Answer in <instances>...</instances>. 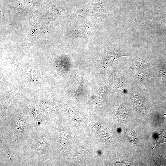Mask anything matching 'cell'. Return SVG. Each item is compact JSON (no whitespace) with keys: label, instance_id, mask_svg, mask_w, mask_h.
Returning <instances> with one entry per match:
<instances>
[{"label":"cell","instance_id":"6da1fadb","mask_svg":"<svg viewBox=\"0 0 166 166\" xmlns=\"http://www.w3.org/2000/svg\"><path fill=\"white\" fill-rule=\"evenodd\" d=\"M88 25H84L81 26L73 32L72 34V37L75 38L77 37H84L87 34Z\"/></svg>","mask_w":166,"mask_h":166},{"label":"cell","instance_id":"7a4b0ae2","mask_svg":"<svg viewBox=\"0 0 166 166\" xmlns=\"http://www.w3.org/2000/svg\"><path fill=\"white\" fill-rule=\"evenodd\" d=\"M133 100L135 104L137 107L143 108L144 107L145 101L144 98L135 95Z\"/></svg>","mask_w":166,"mask_h":166},{"label":"cell","instance_id":"3957f363","mask_svg":"<svg viewBox=\"0 0 166 166\" xmlns=\"http://www.w3.org/2000/svg\"></svg>","mask_w":166,"mask_h":166}]
</instances>
